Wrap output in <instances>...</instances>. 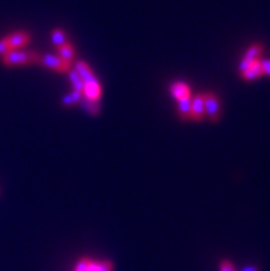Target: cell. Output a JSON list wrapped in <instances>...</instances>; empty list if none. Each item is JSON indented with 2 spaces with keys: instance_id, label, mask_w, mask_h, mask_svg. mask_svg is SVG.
<instances>
[{
  "instance_id": "cell-11",
  "label": "cell",
  "mask_w": 270,
  "mask_h": 271,
  "mask_svg": "<svg viewBox=\"0 0 270 271\" xmlns=\"http://www.w3.org/2000/svg\"><path fill=\"white\" fill-rule=\"evenodd\" d=\"M87 271H113V263L111 260H102V262H95L91 259Z\"/></svg>"
},
{
  "instance_id": "cell-14",
  "label": "cell",
  "mask_w": 270,
  "mask_h": 271,
  "mask_svg": "<svg viewBox=\"0 0 270 271\" xmlns=\"http://www.w3.org/2000/svg\"><path fill=\"white\" fill-rule=\"evenodd\" d=\"M81 98H83L81 92L72 90V92H69V94H67V95L62 98V103L65 106H72L75 105V103H79L81 101Z\"/></svg>"
},
{
  "instance_id": "cell-5",
  "label": "cell",
  "mask_w": 270,
  "mask_h": 271,
  "mask_svg": "<svg viewBox=\"0 0 270 271\" xmlns=\"http://www.w3.org/2000/svg\"><path fill=\"white\" fill-rule=\"evenodd\" d=\"M262 54H263V46L261 43H254L253 46H250L243 58L239 62V72H243L244 69H247L248 66L251 65L253 62L261 59Z\"/></svg>"
},
{
  "instance_id": "cell-4",
  "label": "cell",
  "mask_w": 270,
  "mask_h": 271,
  "mask_svg": "<svg viewBox=\"0 0 270 271\" xmlns=\"http://www.w3.org/2000/svg\"><path fill=\"white\" fill-rule=\"evenodd\" d=\"M39 64L45 66V68L53 69L55 72H64V73H68L72 69V64L64 61L61 57L54 55V54H43V55H40Z\"/></svg>"
},
{
  "instance_id": "cell-20",
  "label": "cell",
  "mask_w": 270,
  "mask_h": 271,
  "mask_svg": "<svg viewBox=\"0 0 270 271\" xmlns=\"http://www.w3.org/2000/svg\"><path fill=\"white\" fill-rule=\"evenodd\" d=\"M262 69H263V75L269 76L270 77V59H263L262 58Z\"/></svg>"
},
{
  "instance_id": "cell-21",
  "label": "cell",
  "mask_w": 270,
  "mask_h": 271,
  "mask_svg": "<svg viewBox=\"0 0 270 271\" xmlns=\"http://www.w3.org/2000/svg\"><path fill=\"white\" fill-rule=\"evenodd\" d=\"M241 271H261L259 270V267L254 266V264H250V266H245Z\"/></svg>"
},
{
  "instance_id": "cell-3",
  "label": "cell",
  "mask_w": 270,
  "mask_h": 271,
  "mask_svg": "<svg viewBox=\"0 0 270 271\" xmlns=\"http://www.w3.org/2000/svg\"><path fill=\"white\" fill-rule=\"evenodd\" d=\"M204 98V109H205V116L210 121H218L221 118V102L214 92H205L203 94Z\"/></svg>"
},
{
  "instance_id": "cell-15",
  "label": "cell",
  "mask_w": 270,
  "mask_h": 271,
  "mask_svg": "<svg viewBox=\"0 0 270 271\" xmlns=\"http://www.w3.org/2000/svg\"><path fill=\"white\" fill-rule=\"evenodd\" d=\"M51 40H53V43L55 44V47H59L62 44H65L68 41L67 40V33L64 29H59V28H55L51 32Z\"/></svg>"
},
{
  "instance_id": "cell-1",
  "label": "cell",
  "mask_w": 270,
  "mask_h": 271,
  "mask_svg": "<svg viewBox=\"0 0 270 271\" xmlns=\"http://www.w3.org/2000/svg\"><path fill=\"white\" fill-rule=\"evenodd\" d=\"M75 70L80 75L83 83H85V90H83V96L91 101L99 102L102 95L101 84L93 73V70L89 66V64L85 61H76Z\"/></svg>"
},
{
  "instance_id": "cell-17",
  "label": "cell",
  "mask_w": 270,
  "mask_h": 271,
  "mask_svg": "<svg viewBox=\"0 0 270 271\" xmlns=\"http://www.w3.org/2000/svg\"><path fill=\"white\" fill-rule=\"evenodd\" d=\"M90 262H91V259H89V258L79 259V262L76 263L75 271H87Z\"/></svg>"
},
{
  "instance_id": "cell-8",
  "label": "cell",
  "mask_w": 270,
  "mask_h": 271,
  "mask_svg": "<svg viewBox=\"0 0 270 271\" xmlns=\"http://www.w3.org/2000/svg\"><path fill=\"white\" fill-rule=\"evenodd\" d=\"M170 92H171V95H173L177 101L192 98L191 87H189V84H186L185 81H174V83L170 86Z\"/></svg>"
},
{
  "instance_id": "cell-9",
  "label": "cell",
  "mask_w": 270,
  "mask_h": 271,
  "mask_svg": "<svg viewBox=\"0 0 270 271\" xmlns=\"http://www.w3.org/2000/svg\"><path fill=\"white\" fill-rule=\"evenodd\" d=\"M262 58L261 59H258V61L253 62L251 65L248 66L247 69H244L243 72H240V75H241V79L245 80V81H254V80L259 79L263 75V69H262Z\"/></svg>"
},
{
  "instance_id": "cell-7",
  "label": "cell",
  "mask_w": 270,
  "mask_h": 271,
  "mask_svg": "<svg viewBox=\"0 0 270 271\" xmlns=\"http://www.w3.org/2000/svg\"><path fill=\"white\" fill-rule=\"evenodd\" d=\"M205 116V109H204V98L203 94H196L191 98V118L200 121Z\"/></svg>"
},
{
  "instance_id": "cell-2",
  "label": "cell",
  "mask_w": 270,
  "mask_h": 271,
  "mask_svg": "<svg viewBox=\"0 0 270 271\" xmlns=\"http://www.w3.org/2000/svg\"><path fill=\"white\" fill-rule=\"evenodd\" d=\"M5 66H24L39 64L40 55L35 51H25V50H13L5 57L0 58Z\"/></svg>"
},
{
  "instance_id": "cell-6",
  "label": "cell",
  "mask_w": 270,
  "mask_h": 271,
  "mask_svg": "<svg viewBox=\"0 0 270 271\" xmlns=\"http://www.w3.org/2000/svg\"><path fill=\"white\" fill-rule=\"evenodd\" d=\"M6 40L9 43L11 51L13 50H21L24 46H27L31 40V35L28 32L19 31V32H14V33H10V35L6 36Z\"/></svg>"
},
{
  "instance_id": "cell-19",
  "label": "cell",
  "mask_w": 270,
  "mask_h": 271,
  "mask_svg": "<svg viewBox=\"0 0 270 271\" xmlns=\"http://www.w3.org/2000/svg\"><path fill=\"white\" fill-rule=\"evenodd\" d=\"M219 271H236V268L231 260L223 259V260H221V263H219Z\"/></svg>"
},
{
  "instance_id": "cell-16",
  "label": "cell",
  "mask_w": 270,
  "mask_h": 271,
  "mask_svg": "<svg viewBox=\"0 0 270 271\" xmlns=\"http://www.w3.org/2000/svg\"><path fill=\"white\" fill-rule=\"evenodd\" d=\"M80 103L83 105V108H85L89 113L91 114H98L99 113V102L97 101H91V99H87V98H81V101H80Z\"/></svg>"
},
{
  "instance_id": "cell-10",
  "label": "cell",
  "mask_w": 270,
  "mask_h": 271,
  "mask_svg": "<svg viewBox=\"0 0 270 271\" xmlns=\"http://www.w3.org/2000/svg\"><path fill=\"white\" fill-rule=\"evenodd\" d=\"M57 50H58V57H61L64 61L69 62V64H72L73 59L76 58L75 47H73L69 41H67L65 44H62V46L57 47Z\"/></svg>"
},
{
  "instance_id": "cell-12",
  "label": "cell",
  "mask_w": 270,
  "mask_h": 271,
  "mask_svg": "<svg viewBox=\"0 0 270 271\" xmlns=\"http://www.w3.org/2000/svg\"><path fill=\"white\" fill-rule=\"evenodd\" d=\"M178 116L182 120L191 118V98L178 101Z\"/></svg>"
},
{
  "instance_id": "cell-18",
  "label": "cell",
  "mask_w": 270,
  "mask_h": 271,
  "mask_svg": "<svg viewBox=\"0 0 270 271\" xmlns=\"http://www.w3.org/2000/svg\"><path fill=\"white\" fill-rule=\"evenodd\" d=\"M10 51H11V48H10L9 43H7V40H6V36H5V37L0 39V58L5 57L6 54H9Z\"/></svg>"
},
{
  "instance_id": "cell-13",
  "label": "cell",
  "mask_w": 270,
  "mask_h": 271,
  "mask_svg": "<svg viewBox=\"0 0 270 271\" xmlns=\"http://www.w3.org/2000/svg\"><path fill=\"white\" fill-rule=\"evenodd\" d=\"M68 73H69V80H71L73 90L83 94V90H85V83H83V80H81L79 73H77L75 69H71Z\"/></svg>"
}]
</instances>
